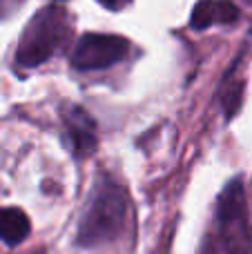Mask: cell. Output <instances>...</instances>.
I'll return each mask as SVG.
<instances>
[{
    "instance_id": "cell-1",
    "label": "cell",
    "mask_w": 252,
    "mask_h": 254,
    "mask_svg": "<svg viewBox=\"0 0 252 254\" xmlns=\"http://www.w3.org/2000/svg\"><path fill=\"white\" fill-rule=\"evenodd\" d=\"M127 216V196L114 179L98 181L92 194L85 216L78 228V243L85 248H96L114 241L125 228Z\"/></svg>"
},
{
    "instance_id": "cell-2",
    "label": "cell",
    "mask_w": 252,
    "mask_h": 254,
    "mask_svg": "<svg viewBox=\"0 0 252 254\" xmlns=\"http://www.w3.org/2000/svg\"><path fill=\"white\" fill-rule=\"evenodd\" d=\"M67 31H69V20H67L65 9L54 7V4L40 9L31 18L20 43H18L16 65L22 69L43 65L61 49V45L67 38Z\"/></svg>"
},
{
    "instance_id": "cell-3",
    "label": "cell",
    "mask_w": 252,
    "mask_h": 254,
    "mask_svg": "<svg viewBox=\"0 0 252 254\" xmlns=\"http://www.w3.org/2000/svg\"><path fill=\"white\" fill-rule=\"evenodd\" d=\"M217 234L226 254H252V225L241 181L228 183L219 196Z\"/></svg>"
},
{
    "instance_id": "cell-4",
    "label": "cell",
    "mask_w": 252,
    "mask_h": 254,
    "mask_svg": "<svg viewBox=\"0 0 252 254\" xmlns=\"http://www.w3.org/2000/svg\"><path fill=\"white\" fill-rule=\"evenodd\" d=\"M129 43L114 34H85L71 52V67L78 71H98L121 63Z\"/></svg>"
},
{
    "instance_id": "cell-5",
    "label": "cell",
    "mask_w": 252,
    "mask_h": 254,
    "mask_svg": "<svg viewBox=\"0 0 252 254\" xmlns=\"http://www.w3.org/2000/svg\"><path fill=\"white\" fill-rule=\"evenodd\" d=\"M63 121H65L67 134L71 138V147H74L76 156H87L96 147V125H94L92 116L78 105H67L63 112Z\"/></svg>"
},
{
    "instance_id": "cell-6",
    "label": "cell",
    "mask_w": 252,
    "mask_h": 254,
    "mask_svg": "<svg viewBox=\"0 0 252 254\" xmlns=\"http://www.w3.org/2000/svg\"><path fill=\"white\" fill-rule=\"evenodd\" d=\"M239 18V7L230 0H201L192 9L190 27L208 29L212 25H232Z\"/></svg>"
},
{
    "instance_id": "cell-7",
    "label": "cell",
    "mask_w": 252,
    "mask_h": 254,
    "mask_svg": "<svg viewBox=\"0 0 252 254\" xmlns=\"http://www.w3.org/2000/svg\"><path fill=\"white\" fill-rule=\"evenodd\" d=\"M31 225L29 219L22 210L18 207H4L0 210V239H2L7 246H18L27 239Z\"/></svg>"
},
{
    "instance_id": "cell-8",
    "label": "cell",
    "mask_w": 252,
    "mask_h": 254,
    "mask_svg": "<svg viewBox=\"0 0 252 254\" xmlns=\"http://www.w3.org/2000/svg\"><path fill=\"white\" fill-rule=\"evenodd\" d=\"M98 2L107 9H123L125 4H129V0H98Z\"/></svg>"
},
{
    "instance_id": "cell-9",
    "label": "cell",
    "mask_w": 252,
    "mask_h": 254,
    "mask_svg": "<svg viewBox=\"0 0 252 254\" xmlns=\"http://www.w3.org/2000/svg\"><path fill=\"white\" fill-rule=\"evenodd\" d=\"M0 2H2V0H0Z\"/></svg>"
}]
</instances>
